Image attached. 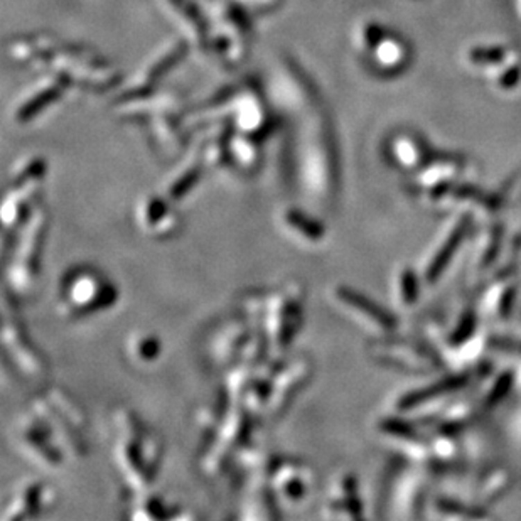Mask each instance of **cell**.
<instances>
[{
    "instance_id": "1",
    "label": "cell",
    "mask_w": 521,
    "mask_h": 521,
    "mask_svg": "<svg viewBox=\"0 0 521 521\" xmlns=\"http://www.w3.org/2000/svg\"><path fill=\"white\" fill-rule=\"evenodd\" d=\"M113 459L125 486L132 495L148 491L162 464V441L139 415L123 407L113 413Z\"/></svg>"
},
{
    "instance_id": "2",
    "label": "cell",
    "mask_w": 521,
    "mask_h": 521,
    "mask_svg": "<svg viewBox=\"0 0 521 521\" xmlns=\"http://www.w3.org/2000/svg\"><path fill=\"white\" fill-rule=\"evenodd\" d=\"M119 289L89 265H76L62 273L56 292V312L66 321L86 319L110 311L119 302Z\"/></svg>"
},
{
    "instance_id": "3",
    "label": "cell",
    "mask_w": 521,
    "mask_h": 521,
    "mask_svg": "<svg viewBox=\"0 0 521 521\" xmlns=\"http://www.w3.org/2000/svg\"><path fill=\"white\" fill-rule=\"evenodd\" d=\"M304 304L305 289L299 282H287L267 291L264 314L257 327L267 339L270 358L282 359L292 346L304 324Z\"/></svg>"
},
{
    "instance_id": "4",
    "label": "cell",
    "mask_w": 521,
    "mask_h": 521,
    "mask_svg": "<svg viewBox=\"0 0 521 521\" xmlns=\"http://www.w3.org/2000/svg\"><path fill=\"white\" fill-rule=\"evenodd\" d=\"M48 226V211L37 206L29 221L14 237L12 255L6 270V279L15 296L27 297L36 289Z\"/></svg>"
},
{
    "instance_id": "5",
    "label": "cell",
    "mask_w": 521,
    "mask_h": 521,
    "mask_svg": "<svg viewBox=\"0 0 521 521\" xmlns=\"http://www.w3.org/2000/svg\"><path fill=\"white\" fill-rule=\"evenodd\" d=\"M255 418L241 403H231L225 420L207 438L199 459L201 471L207 477L221 476L237 461L238 454L252 441Z\"/></svg>"
},
{
    "instance_id": "6",
    "label": "cell",
    "mask_w": 521,
    "mask_h": 521,
    "mask_svg": "<svg viewBox=\"0 0 521 521\" xmlns=\"http://www.w3.org/2000/svg\"><path fill=\"white\" fill-rule=\"evenodd\" d=\"M270 488L279 509L299 511L307 506L314 496V471L300 459L273 457L270 466Z\"/></svg>"
},
{
    "instance_id": "7",
    "label": "cell",
    "mask_w": 521,
    "mask_h": 521,
    "mask_svg": "<svg viewBox=\"0 0 521 521\" xmlns=\"http://www.w3.org/2000/svg\"><path fill=\"white\" fill-rule=\"evenodd\" d=\"M15 447L26 459L42 469H60L65 464V452L58 445L49 427L33 409L17 420L14 430Z\"/></svg>"
},
{
    "instance_id": "8",
    "label": "cell",
    "mask_w": 521,
    "mask_h": 521,
    "mask_svg": "<svg viewBox=\"0 0 521 521\" xmlns=\"http://www.w3.org/2000/svg\"><path fill=\"white\" fill-rule=\"evenodd\" d=\"M3 350L9 355L14 368L29 379H41L48 371V361L26 332L21 321L6 311L2 326Z\"/></svg>"
},
{
    "instance_id": "9",
    "label": "cell",
    "mask_w": 521,
    "mask_h": 521,
    "mask_svg": "<svg viewBox=\"0 0 521 521\" xmlns=\"http://www.w3.org/2000/svg\"><path fill=\"white\" fill-rule=\"evenodd\" d=\"M312 376L311 359L305 356H296L291 359H280L272 379L268 407L265 418H279L287 407L296 400L300 390L307 385Z\"/></svg>"
},
{
    "instance_id": "10",
    "label": "cell",
    "mask_w": 521,
    "mask_h": 521,
    "mask_svg": "<svg viewBox=\"0 0 521 521\" xmlns=\"http://www.w3.org/2000/svg\"><path fill=\"white\" fill-rule=\"evenodd\" d=\"M257 331L258 327L248 319H231L223 323L207 341L210 363L219 370H228L237 364Z\"/></svg>"
},
{
    "instance_id": "11",
    "label": "cell",
    "mask_w": 521,
    "mask_h": 521,
    "mask_svg": "<svg viewBox=\"0 0 521 521\" xmlns=\"http://www.w3.org/2000/svg\"><path fill=\"white\" fill-rule=\"evenodd\" d=\"M58 493L54 486L42 479H31L19 486L3 508L2 521L36 520L51 511L56 504Z\"/></svg>"
},
{
    "instance_id": "12",
    "label": "cell",
    "mask_w": 521,
    "mask_h": 521,
    "mask_svg": "<svg viewBox=\"0 0 521 521\" xmlns=\"http://www.w3.org/2000/svg\"><path fill=\"white\" fill-rule=\"evenodd\" d=\"M135 221L142 233L154 240H169L181 228V214L166 194H148L140 199Z\"/></svg>"
},
{
    "instance_id": "13",
    "label": "cell",
    "mask_w": 521,
    "mask_h": 521,
    "mask_svg": "<svg viewBox=\"0 0 521 521\" xmlns=\"http://www.w3.org/2000/svg\"><path fill=\"white\" fill-rule=\"evenodd\" d=\"M329 300L339 309L343 314L351 317L361 326L373 329V331H391L395 327V321L385 309L368 299L366 296L344 285H334L329 289Z\"/></svg>"
},
{
    "instance_id": "14",
    "label": "cell",
    "mask_w": 521,
    "mask_h": 521,
    "mask_svg": "<svg viewBox=\"0 0 521 521\" xmlns=\"http://www.w3.org/2000/svg\"><path fill=\"white\" fill-rule=\"evenodd\" d=\"M31 409L46 422V425L49 427L51 434L56 438L58 445H60L66 457L74 461L85 457L86 445L83 441V432H81L80 429H76L65 415L58 412V410L46 400L44 395L34 397L33 402H31Z\"/></svg>"
},
{
    "instance_id": "15",
    "label": "cell",
    "mask_w": 521,
    "mask_h": 521,
    "mask_svg": "<svg viewBox=\"0 0 521 521\" xmlns=\"http://www.w3.org/2000/svg\"><path fill=\"white\" fill-rule=\"evenodd\" d=\"M358 496V483L351 474H341L329 486L321 515L327 520H358L363 513Z\"/></svg>"
},
{
    "instance_id": "16",
    "label": "cell",
    "mask_w": 521,
    "mask_h": 521,
    "mask_svg": "<svg viewBox=\"0 0 521 521\" xmlns=\"http://www.w3.org/2000/svg\"><path fill=\"white\" fill-rule=\"evenodd\" d=\"M279 223L285 234H289L304 246L321 245L327 237V230L324 223L309 211H304L302 207H284L279 213Z\"/></svg>"
},
{
    "instance_id": "17",
    "label": "cell",
    "mask_w": 521,
    "mask_h": 521,
    "mask_svg": "<svg viewBox=\"0 0 521 521\" xmlns=\"http://www.w3.org/2000/svg\"><path fill=\"white\" fill-rule=\"evenodd\" d=\"M37 193L39 189H33V187H10L3 199L2 225L6 233L12 237V240L37 210Z\"/></svg>"
},
{
    "instance_id": "18",
    "label": "cell",
    "mask_w": 521,
    "mask_h": 521,
    "mask_svg": "<svg viewBox=\"0 0 521 521\" xmlns=\"http://www.w3.org/2000/svg\"><path fill=\"white\" fill-rule=\"evenodd\" d=\"M178 506L169 504L162 496L154 493H135L134 501L128 506V518L130 520H178Z\"/></svg>"
},
{
    "instance_id": "19",
    "label": "cell",
    "mask_w": 521,
    "mask_h": 521,
    "mask_svg": "<svg viewBox=\"0 0 521 521\" xmlns=\"http://www.w3.org/2000/svg\"><path fill=\"white\" fill-rule=\"evenodd\" d=\"M127 352L135 364L148 366V364L157 361L162 355V341L154 332H134L128 338Z\"/></svg>"
},
{
    "instance_id": "20",
    "label": "cell",
    "mask_w": 521,
    "mask_h": 521,
    "mask_svg": "<svg viewBox=\"0 0 521 521\" xmlns=\"http://www.w3.org/2000/svg\"><path fill=\"white\" fill-rule=\"evenodd\" d=\"M42 395H44L46 400H48L61 415H65L76 429L85 432L86 425H88V418H86L85 410L81 409L80 403L74 400L68 391H65L60 386H53L48 388Z\"/></svg>"
}]
</instances>
